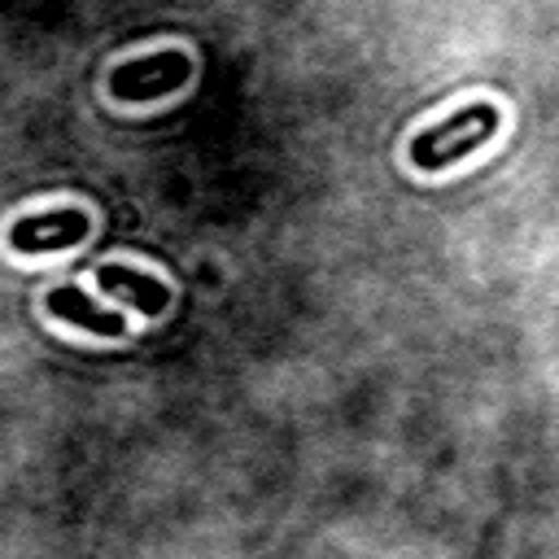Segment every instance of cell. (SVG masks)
<instances>
[{
  "instance_id": "3957f363",
  "label": "cell",
  "mask_w": 559,
  "mask_h": 559,
  "mask_svg": "<svg viewBox=\"0 0 559 559\" xmlns=\"http://www.w3.org/2000/svg\"><path fill=\"white\" fill-rule=\"evenodd\" d=\"M92 218L79 205H57L48 214H26L9 227V245L17 253H52V249H70L79 240H87Z\"/></svg>"
},
{
  "instance_id": "5b68a950",
  "label": "cell",
  "mask_w": 559,
  "mask_h": 559,
  "mask_svg": "<svg viewBox=\"0 0 559 559\" xmlns=\"http://www.w3.org/2000/svg\"><path fill=\"white\" fill-rule=\"evenodd\" d=\"M48 310H52L57 319L83 328V332H96V336H122V332H127V319H122V314L96 306V301H92L83 288H74V284L52 288V293H48Z\"/></svg>"
},
{
  "instance_id": "7a4b0ae2",
  "label": "cell",
  "mask_w": 559,
  "mask_h": 559,
  "mask_svg": "<svg viewBox=\"0 0 559 559\" xmlns=\"http://www.w3.org/2000/svg\"><path fill=\"white\" fill-rule=\"evenodd\" d=\"M192 74V61L188 52H148V57H135V61H122L114 74H109V96L114 100H127V105H144V100H157L175 87H183Z\"/></svg>"
},
{
  "instance_id": "6da1fadb",
  "label": "cell",
  "mask_w": 559,
  "mask_h": 559,
  "mask_svg": "<svg viewBox=\"0 0 559 559\" xmlns=\"http://www.w3.org/2000/svg\"><path fill=\"white\" fill-rule=\"evenodd\" d=\"M498 122H502V118H498V105L472 100V105H463L459 114H450L445 122L424 127V131L411 140V162H415L424 175H437V170L454 166L459 157L476 153L485 140H493Z\"/></svg>"
},
{
  "instance_id": "277c9868",
  "label": "cell",
  "mask_w": 559,
  "mask_h": 559,
  "mask_svg": "<svg viewBox=\"0 0 559 559\" xmlns=\"http://www.w3.org/2000/svg\"><path fill=\"white\" fill-rule=\"evenodd\" d=\"M96 284H100V293L122 297V301L135 306L140 314H162V310L170 306V288H166L162 280H153V275L135 271V266H122V262H105V266L96 271Z\"/></svg>"
}]
</instances>
